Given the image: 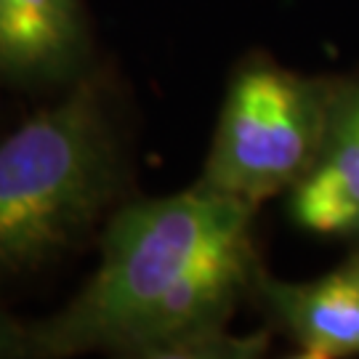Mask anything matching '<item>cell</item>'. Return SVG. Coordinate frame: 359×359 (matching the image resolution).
Returning a JSON list of instances; mask_svg holds the SVG:
<instances>
[{
    "mask_svg": "<svg viewBox=\"0 0 359 359\" xmlns=\"http://www.w3.org/2000/svg\"><path fill=\"white\" fill-rule=\"evenodd\" d=\"M86 59L80 0H0V80L65 83L83 72Z\"/></svg>",
    "mask_w": 359,
    "mask_h": 359,
    "instance_id": "obj_4",
    "label": "cell"
},
{
    "mask_svg": "<svg viewBox=\"0 0 359 359\" xmlns=\"http://www.w3.org/2000/svg\"><path fill=\"white\" fill-rule=\"evenodd\" d=\"M123 142L102 77L77 75L62 102L0 142V274L48 264L120 194Z\"/></svg>",
    "mask_w": 359,
    "mask_h": 359,
    "instance_id": "obj_2",
    "label": "cell"
},
{
    "mask_svg": "<svg viewBox=\"0 0 359 359\" xmlns=\"http://www.w3.org/2000/svg\"><path fill=\"white\" fill-rule=\"evenodd\" d=\"M256 290L293 335L301 357H359V253L311 283H277L258 274Z\"/></svg>",
    "mask_w": 359,
    "mask_h": 359,
    "instance_id": "obj_5",
    "label": "cell"
},
{
    "mask_svg": "<svg viewBox=\"0 0 359 359\" xmlns=\"http://www.w3.org/2000/svg\"><path fill=\"white\" fill-rule=\"evenodd\" d=\"M287 194L301 229L359 237V86L338 88L320 154Z\"/></svg>",
    "mask_w": 359,
    "mask_h": 359,
    "instance_id": "obj_6",
    "label": "cell"
},
{
    "mask_svg": "<svg viewBox=\"0 0 359 359\" xmlns=\"http://www.w3.org/2000/svg\"><path fill=\"white\" fill-rule=\"evenodd\" d=\"M338 88L266 62L240 69L200 184L253 208L290 192L320 154Z\"/></svg>",
    "mask_w": 359,
    "mask_h": 359,
    "instance_id": "obj_3",
    "label": "cell"
},
{
    "mask_svg": "<svg viewBox=\"0 0 359 359\" xmlns=\"http://www.w3.org/2000/svg\"><path fill=\"white\" fill-rule=\"evenodd\" d=\"M8 357H32L29 327H22L11 317L0 314V359Z\"/></svg>",
    "mask_w": 359,
    "mask_h": 359,
    "instance_id": "obj_7",
    "label": "cell"
},
{
    "mask_svg": "<svg viewBox=\"0 0 359 359\" xmlns=\"http://www.w3.org/2000/svg\"><path fill=\"white\" fill-rule=\"evenodd\" d=\"M256 208L205 184L136 200L109 218L88 285L29 327L32 357L115 351L126 357H250L264 338L226 322L256 287Z\"/></svg>",
    "mask_w": 359,
    "mask_h": 359,
    "instance_id": "obj_1",
    "label": "cell"
}]
</instances>
